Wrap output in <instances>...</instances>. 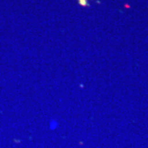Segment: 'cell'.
<instances>
[{
    "mask_svg": "<svg viewBox=\"0 0 148 148\" xmlns=\"http://www.w3.org/2000/svg\"><path fill=\"white\" fill-rule=\"evenodd\" d=\"M78 2H79L80 4L82 6H83V7L87 5V1L86 0H78Z\"/></svg>",
    "mask_w": 148,
    "mask_h": 148,
    "instance_id": "cell-1",
    "label": "cell"
}]
</instances>
